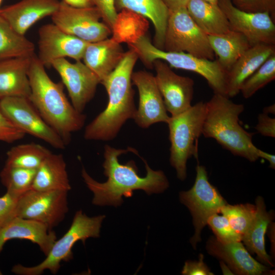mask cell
<instances>
[{
  "label": "cell",
  "mask_w": 275,
  "mask_h": 275,
  "mask_svg": "<svg viewBox=\"0 0 275 275\" xmlns=\"http://www.w3.org/2000/svg\"><path fill=\"white\" fill-rule=\"evenodd\" d=\"M129 152L140 156L138 151L131 147L121 149L105 145L103 167L104 174L107 177L105 182L100 183L95 180L82 168L81 176L88 188L93 193V204L117 207L123 203V196L130 197L135 190H143L148 195H151L162 193L168 188L169 183L164 173L151 169L141 157H140L144 162L147 171L144 177L139 176L133 160L125 164L120 163L118 157Z\"/></svg>",
  "instance_id": "6da1fadb"
},
{
  "label": "cell",
  "mask_w": 275,
  "mask_h": 275,
  "mask_svg": "<svg viewBox=\"0 0 275 275\" xmlns=\"http://www.w3.org/2000/svg\"><path fill=\"white\" fill-rule=\"evenodd\" d=\"M138 58L136 51L130 48L125 52L115 70L101 81L108 95L107 104L104 111L86 127L85 139L113 140L125 123L133 119L136 108L131 75Z\"/></svg>",
  "instance_id": "7a4b0ae2"
},
{
  "label": "cell",
  "mask_w": 275,
  "mask_h": 275,
  "mask_svg": "<svg viewBox=\"0 0 275 275\" xmlns=\"http://www.w3.org/2000/svg\"><path fill=\"white\" fill-rule=\"evenodd\" d=\"M28 76L31 87L29 100L67 145L71 133L83 127L86 116L74 108L64 92L63 83L54 82L50 78L36 55L31 60Z\"/></svg>",
  "instance_id": "3957f363"
},
{
  "label": "cell",
  "mask_w": 275,
  "mask_h": 275,
  "mask_svg": "<svg viewBox=\"0 0 275 275\" xmlns=\"http://www.w3.org/2000/svg\"><path fill=\"white\" fill-rule=\"evenodd\" d=\"M226 95L214 93L205 102L202 135L214 139L222 147L235 156L251 162L259 158L253 143L254 133L246 131L239 123L243 112L242 104L236 103Z\"/></svg>",
  "instance_id": "277c9868"
},
{
  "label": "cell",
  "mask_w": 275,
  "mask_h": 275,
  "mask_svg": "<svg viewBox=\"0 0 275 275\" xmlns=\"http://www.w3.org/2000/svg\"><path fill=\"white\" fill-rule=\"evenodd\" d=\"M130 46L146 65L151 67L155 60H160L171 68L197 73L206 80L214 93L226 96L227 72L217 60L201 58L184 52H169L160 49L145 35L139 37Z\"/></svg>",
  "instance_id": "5b68a950"
},
{
  "label": "cell",
  "mask_w": 275,
  "mask_h": 275,
  "mask_svg": "<svg viewBox=\"0 0 275 275\" xmlns=\"http://www.w3.org/2000/svg\"><path fill=\"white\" fill-rule=\"evenodd\" d=\"M205 114V102L200 101L177 115L170 117L167 124L169 129L170 162L182 181L187 175L188 159H198V141L202 134Z\"/></svg>",
  "instance_id": "8992f818"
},
{
  "label": "cell",
  "mask_w": 275,
  "mask_h": 275,
  "mask_svg": "<svg viewBox=\"0 0 275 275\" xmlns=\"http://www.w3.org/2000/svg\"><path fill=\"white\" fill-rule=\"evenodd\" d=\"M105 217L104 215L89 217L81 210L77 211L68 231L60 239L56 240L42 262L32 267L17 264L11 271L19 275H39L45 270H49L56 274L62 261L72 259V249L77 241L81 240L85 244L88 238L99 237L101 224Z\"/></svg>",
  "instance_id": "52a82bcc"
},
{
  "label": "cell",
  "mask_w": 275,
  "mask_h": 275,
  "mask_svg": "<svg viewBox=\"0 0 275 275\" xmlns=\"http://www.w3.org/2000/svg\"><path fill=\"white\" fill-rule=\"evenodd\" d=\"M163 50L184 52L210 60H213L215 55L208 35L195 23L186 7L169 11Z\"/></svg>",
  "instance_id": "ba28073f"
},
{
  "label": "cell",
  "mask_w": 275,
  "mask_h": 275,
  "mask_svg": "<svg viewBox=\"0 0 275 275\" xmlns=\"http://www.w3.org/2000/svg\"><path fill=\"white\" fill-rule=\"evenodd\" d=\"M196 172L192 187L179 194L180 202L187 207L193 217L195 234L190 242L194 249L201 240V231L208 218L214 214L220 213L222 208L227 204L217 189L209 181L205 167L198 164Z\"/></svg>",
  "instance_id": "9c48e42d"
},
{
  "label": "cell",
  "mask_w": 275,
  "mask_h": 275,
  "mask_svg": "<svg viewBox=\"0 0 275 275\" xmlns=\"http://www.w3.org/2000/svg\"><path fill=\"white\" fill-rule=\"evenodd\" d=\"M68 191L30 189L18 198L15 216L39 222L52 230L68 212Z\"/></svg>",
  "instance_id": "30bf717a"
},
{
  "label": "cell",
  "mask_w": 275,
  "mask_h": 275,
  "mask_svg": "<svg viewBox=\"0 0 275 275\" xmlns=\"http://www.w3.org/2000/svg\"><path fill=\"white\" fill-rule=\"evenodd\" d=\"M0 109L18 129L50 145L64 149L62 138L42 118L28 98L9 97L0 99Z\"/></svg>",
  "instance_id": "8fae6325"
},
{
  "label": "cell",
  "mask_w": 275,
  "mask_h": 275,
  "mask_svg": "<svg viewBox=\"0 0 275 275\" xmlns=\"http://www.w3.org/2000/svg\"><path fill=\"white\" fill-rule=\"evenodd\" d=\"M53 23L66 33L88 42H94L108 38L111 29L102 19L95 6L79 8L60 1L58 10L51 16Z\"/></svg>",
  "instance_id": "7c38bea8"
},
{
  "label": "cell",
  "mask_w": 275,
  "mask_h": 275,
  "mask_svg": "<svg viewBox=\"0 0 275 275\" xmlns=\"http://www.w3.org/2000/svg\"><path fill=\"white\" fill-rule=\"evenodd\" d=\"M231 30L242 34L252 46L258 44L275 45V25L267 12H248L235 7L231 0H218Z\"/></svg>",
  "instance_id": "4fadbf2b"
},
{
  "label": "cell",
  "mask_w": 275,
  "mask_h": 275,
  "mask_svg": "<svg viewBox=\"0 0 275 275\" xmlns=\"http://www.w3.org/2000/svg\"><path fill=\"white\" fill-rule=\"evenodd\" d=\"M51 66L60 75L74 108L82 113L93 98L100 80L81 61L72 63L65 58L53 61Z\"/></svg>",
  "instance_id": "5bb4252c"
},
{
  "label": "cell",
  "mask_w": 275,
  "mask_h": 275,
  "mask_svg": "<svg viewBox=\"0 0 275 275\" xmlns=\"http://www.w3.org/2000/svg\"><path fill=\"white\" fill-rule=\"evenodd\" d=\"M152 66L155 70L156 84L167 112L174 116L189 108L192 105L193 79L176 74L163 61L155 60Z\"/></svg>",
  "instance_id": "9a60e30c"
},
{
  "label": "cell",
  "mask_w": 275,
  "mask_h": 275,
  "mask_svg": "<svg viewBox=\"0 0 275 275\" xmlns=\"http://www.w3.org/2000/svg\"><path fill=\"white\" fill-rule=\"evenodd\" d=\"M38 56L45 67L57 59L69 57L81 61L89 42L65 33L54 24H46L38 31Z\"/></svg>",
  "instance_id": "2e32d148"
},
{
  "label": "cell",
  "mask_w": 275,
  "mask_h": 275,
  "mask_svg": "<svg viewBox=\"0 0 275 275\" xmlns=\"http://www.w3.org/2000/svg\"><path fill=\"white\" fill-rule=\"evenodd\" d=\"M131 81L139 94V106L133 118L136 124L147 128L156 123H167L170 116L155 76L147 71H138L132 73Z\"/></svg>",
  "instance_id": "e0dca14e"
},
{
  "label": "cell",
  "mask_w": 275,
  "mask_h": 275,
  "mask_svg": "<svg viewBox=\"0 0 275 275\" xmlns=\"http://www.w3.org/2000/svg\"><path fill=\"white\" fill-rule=\"evenodd\" d=\"M206 248L210 255L224 262L234 274L260 275L272 272L268 266L254 259L241 241L223 243L211 236Z\"/></svg>",
  "instance_id": "ac0fdd59"
},
{
  "label": "cell",
  "mask_w": 275,
  "mask_h": 275,
  "mask_svg": "<svg viewBox=\"0 0 275 275\" xmlns=\"http://www.w3.org/2000/svg\"><path fill=\"white\" fill-rule=\"evenodd\" d=\"M58 0H21L0 9V16L17 33L24 35L38 20L52 15L58 10Z\"/></svg>",
  "instance_id": "d6986e66"
},
{
  "label": "cell",
  "mask_w": 275,
  "mask_h": 275,
  "mask_svg": "<svg viewBox=\"0 0 275 275\" xmlns=\"http://www.w3.org/2000/svg\"><path fill=\"white\" fill-rule=\"evenodd\" d=\"M12 239L29 240L37 244L46 256L57 236L54 231L42 223L15 216L0 229V253L5 243Z\"/></svg>",
  "instance_id": "ffe728a7"
},
{
  "label": "cell",
  "mask_w": 275,
  "mask_h": 275,
  "mask_svg": "<svg viewBox=\"0 0 275 275\" xmlns=\"http://www.w3.org/2000/svg\"><path fill=\"white\" fill-rule=\"evenodd\" d=\"M274 53L275 45L271 44H258L246 50L227 72L226 96L240 93L243 82Z\"/></svg>",
  "instance_id": "44dd1931"
},
{
  "label": "cell",
  "mask_w": 275,
  "mask_h": 275,
  "mask_svg": "<svg viewBox=\"0 0 275 275\" xmlns=\"http://www.w3.org/2000/svg\"><path fill=\"white\" fill-rule=\"evenodd\" d=\"M125 52L117 39L107 38L94 42H89L82 60L101 82L119 65Z\"/></svg>",
  "instance_id": "7402d4cb"
},
{
  "label": "cell",
  "mask_w": 275,
  "mask_h": 275,
  "mask_svg": "<svg viewBox=\"0 0 275 275\" xmlns=\"http://www.w3.org/2000/svg\"><path fill=\"white\" fill-rule=\"evenodd\" d=\"M33 57L0 61V99L9 97L29 98L28 71Z\"/></svg>",
  "instance_id": "603a6c76"
},
{
  "label": "cell",
  "mask_w": 275,
  "mask_h": 275,
  "mask_svg": "<svg viewBox=\"0 0 275 275\" xmlns=\"http://www.w3.org/2000/svg\"><path fill=\"white\" fill-rule=\"evenodd\" d=\"M117 12L126 10L151 21L155 30L153 45L163 50L169 10L162 0H115Z\"/></svg>",
  "instance_id": "cb8c5ba5"
},
{
  "label": "cell",
  "mask_w": 275,
  "mask_h": 275,
  "mask_svg": "<svg viewBox=\"0 0 275 275\" xmlns=\"http://www.w3.org/2000/svg\"><path fill=\"white\" fill-rule=\"evenodd\" d=\"M256 214L249 230L242 237V241L248 251L256 254L264 265L273 267L270 257L267 254L265 244V234L269 224L273 219L272 212L266 210L262 197L258 196L255 201Z\"/></svg>",
  "instance_id": "d4e9b609"
},
{
  "label": "cell",
  "mask_w": 275,
  "mask_h": 275,
  "mask_svg": "<svg viewBox=\"0 0 275 275\" xmlns=\"http://www.w3.org/2000/svg\"><path fill=\"white\" fill-rule=\"evenodd\" d=\"M71 188L63 156L51 153L36 170L31 189L69 191Z\"/></svg>",
  "instance_id": "484cf974"
},
{
  "label": "cell",
  "mask_w": 275,
  "mask_h": 275,
  "mask_svg": "<svg viewBox=\"0 0 275 275\" xmlns=\"http://www.w3.org/2000/svg\"><path fill=\"white\" fill-rule=\"evenodd\" d=\"M186 8L195 23L208 36L225 34L231 30L218 4L204 0H189Z\"/></svg>",
  "instance_id": "4316f807"
},
{
  "label": "cell",
  "mask_w": 275,
  "mask_h": 275,
  "mask_svg": "<svg viewBox=\"0 0 275 275\" xmlns=\"http://www.w3.org/2000/svg\"><path fill=\"white\" fill-rule=\"evenodd\" d=\"M210 45L221 67L228 72L240 56L252 46L242 34L231 30L208 35Z\"/></svg>",
  "instance_id": "83f0119b"
},
{
  "label": "cell",
  "mask_w": 275,
  "mask_h": 275,
  "mask_svg": "<svg viewBox=\"0 0 275 275\" xmlns=\"http://www.w3.org/2000/svg\"><path fill=\"white\" fill-rule=\"evenodd\" d=\"M34 43L15 31L0 16V61L35 55Z\"/></svg>",
  "instance_id": "f1b7e54d"
},
{
  "label": "cell",
  "mask_w": 275,
  "mask_h": 275,
  "mask_svg": "<svg viewBox=\"0 0 275 275\" xmlns=\"http://www.w3.org/2000/svg\"><path fill=\"white\" fill-rule=\"evenodd\" d=\"M51 153L48 149L39 144L18 145L7 152L5 165L37 170Z\"/></svg>",
  "instance_id": "f546056e"
},
{
  "label": "cell",
  "mask_w": 275,
  "mask_h": 275,
  "mask_svg": "<svg viewBox=\"0 0 275 275\" xmlns=\"http://www.w3.org/2000/svg\"><path fill=\"white\" fill-rule=\"evenodd\" d=\"M36 170L5 165L0 173L7 192L19 197L32 188Z\"/></svg>",
  "instance_id": "4dcf8cb0"
},
{
  "label": "cell",
  "mask_w": 275,
  "mask_h": 275,
  "mask_svg": "<svg viewBox=\"0 0 275 275\" xmlns=\"http://www.w3.org/2000/svg\"><path fill=\"white\" fill-rule=\"evenodd\" d=\"M228 219L232 229L241 237L249 230L256 214L255 205L250 203L225 204L221 212Z\"/></svg>",
  "instance_id": "1f68e13d"
},
{
  "label": "cell",
  "mask_w": 275,
  "mask_h": 275,
  "mask_svg": "<svg viewBox=\"0 0 275 275\" xmlns=\"http://www.w3.org/2000/svg\"><path fill=\"white\" fill-rule=\"evenodd\" d=\"M274 79L275 53L270 56L243 82L240 92L244 98H249Z\"/></svg>",
  "instance_id": "d6a6232c"
},
{
  "label": "cell",
  "mask_w": 275,
  "mask_h": 275,
  "mask_svg": "<svg viewBox=\"0 0 275 275\" xmlns=\"http://www.w3.org/2000/svg\"><path fill=\"white\" fill-rule=\"evenodd\" d=\"M207 225L214 233L215 238L222 242L242 241V237L232 229L228 219L223 215L213 214L208 218Z\"/></svg>",
  "instance_id": "836d02e7"
},
{
  "label": "cell",
  "mask_w": 275,
  "mask_h": 275,
  "mask_svg": "<svg viewBox=\"0 0 275 275\" xmlns=\"http://www.w3.org/2000/svg\"><path fill=\"white\" fill-rule=\"evenodd\" d=\"M238 9L248 12H267L272 18L275 15V0H231Z\"/></svg>",
  "instance_id": "e575fe53"
},
{
  "label": "cell",
  "mask_w": 275,
  "mask_h": 275,
  "mask_svg": "<svg viewBox=\"0 0 275 275\" xmlns=\"http://www.w3.org/2000/svg\"><path fill=\"white\" fill-rule=\"evenodd\" d=\"M100 13L104 22L113 30L119 19L115 5V0H91Z\"/></svg>",
  "instance_id": "d590c367"
},
{
  "label": "cell",
  "mask_w": 275,
  "mask_h": 275,
  "mask_svg": "<svg viewBox=\"0 0 275 275\" xmlns=\"http://www.w3.org/2000/svg\"><path fill=\"white\" fill-rule=\"evenodd\" d=\"M25 134L7 119L0 109V141L12 143L23 139Z\"/></svg>",
  "instance_id": "8d00e7d4"
},
{
  "label": "cell",
  "mask_w": 275,
  "mask_h": 275,
  "mask_svg": "<svg viewBox=\"0 0 275 275\" xmlns=\"http://www.w3.org/2000/svg\"><path fill=\"white\" fill-rule=\"evenodd\" d=\"M18 198L8 192L0 197V229L15 216Z\"/></svg>",
  "instance_id": "74e56055"
},
{
  "label": "cell",
  "mask_w": 275,
  "mask_h": 275,
  "mask_svg": "<svg viewBox=\"0 0 275 275\" xmlns=\"http://www.w3.org/2000/svg\"><path fill=\"white\" fill-rule=\"evenodd\" d=\"M183 275H213L204 262V256L200 254L198 261H187L181 271Z\"/></svg>",
  "instance_id": "f35d334b"
},
{
  "label": "cell",
  "mask_w": 275,
  "mask_h": 275,
  "mask_svg": "<svg viewBox=\"0 0 275 275\" xmlns=\"http://www.w3.org/2000/svg\"><path fill=\"white\" fill-rule=\"evenodd\" d=\"M255 128L263 136L275 138V118L269 117L268 114L264 112L259 114Z\"/></svg>",
  "instance_id": "ab89813d"
},
{
  "label": "cell",
  "mask_w": 275,
  "mask_h": 275,
  "mask_svg": "<svg viewBox=\"0 0 275 275\" xmlns=\"http://www.w3.org/2000/svg\"><path fill=\"white\" fill-rule=\"evenodd\" d=\"M189 0H162L169 11L186 7Z\"/></svg>",
  "instance_id": "60d3db41"
},
{
  "label": "cell",
  "mask_w": 275,
  "mask_h": 275,
  "mask_svg": "<svg viewBox=\"0 0 275 275\" xmlns=\"http://www.w3.org/2000/svg\"><path fill=\"white\" fill-rule=\"evenodd\" d=\"M70 6L84 8L93 7L94 5L91 0H62Z\"/></svg>",
  "instance_id": "b9f144b4"
},
{
  "label": "cell",
  "mask_w": 275,
  "mask_h": 275,
  "mask_svg": "<svg viewBox=\"0 0 275 275\" xmlns=\"http://www.w3.org/2000/svg\"><path fill=\"white\" fill-rule=\"evenodd\" d=\"M257 153L259 158H262L269 163V167L275 169V156L273 154L264 152L257 148Z\"/></svg>",
  "instance_id": "7bdbcfd3"
},
{
  "label": "cell",
  "mask_w": 275,
  "mask_h": 275,
  "mask_svg": "<svg viewBox=\"0 0 275 275\" xmlns=\"http://www.w3.org/2000/svg\"><path fill=\"white\" fill-rule=\"evenodd\" d=\"M220 265L224 274H234L228 266L224 262L221 261Z\"/></svg>",
  "instance_id": "ee69618b"
},
{
  "label": "cell",
  "mask_w": 275,
  "mask_h": 275,
  "mask_svg": "<svg viewBox=\"0 0 275 275\" xmlns=\"http://www.w3.org/2000/svg\"><path fill=\"white\" fill-rule=\"evenodd\" d=\"M274 106H275L274 104H272L267 107H266L263 109V112L268 114L269 113L274 114V112H275Z\"/></svg>",
  "instance_id": "f6af8a7d"
},
{
  "label": "cell",
  "mask_w": 275,
  "mask_h": 275,
  "mask_svg": "<svg viewBox=\"0 0 275 275\" xmlns=\"http://www.w3.org/2000/svg\"><path fill=\"white\" fill-rule=\"evenodd\" d=\"M212 4L217 5L218 0H204Z\"/></svg>",
  "instance_id": "bcb514c9"
},
{
  "label": "cell",
  "mask_w": 275,
  "mask_h": 275,
  "mask_svg": "<svg viewBox=\"0 0 275 275\" xmlns=\"http://www.w3.org/2000/svg\"><path fill=\"white\" fill-rule=\"evenodd\" d=\"M2 2V0H0V6H1Z\"/></svg>",
  "instance_id": "7dc6e473"
}]
</instances>
